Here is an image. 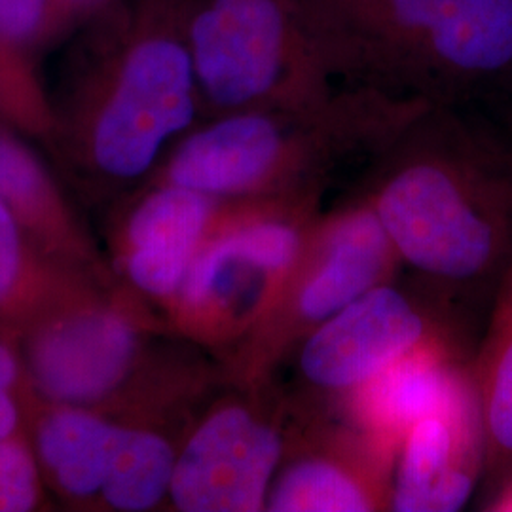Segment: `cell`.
<instances>
[{
    "mask_svg": "<svg viewBox=\"0 0 512 512\" xmlns=\"http://www.w3.org/2000/svg\"><path fill=\"white\" fill-rule=\"evenodd\" d=\"M490 511L512 512V478L507 480V484L495 495Z\"/></svg>",
    "mask_w": 512,
    "mask_h": 512,
    "instance_id": "cell-25",
    "label": "cell"
},
{
    "mask_svg": "<svg viewBox=\"0 0 512 512\" xmlns=\"http://www.w3.org/2000/svg\"><path fill=\"white\" fill-rule=\"evenodd\" d=\"M186 4L118 0L78 44L67 133L76 158L109 181L147 175L202 112Z\"/></svg>",
    "mask_w": 512,
    "mask_h": 512,
    "instance_id": "cell-1",
    "label": "cell"
},
{
    "mask_svg": "<svg viewBox=\"0 0 512 512\" xmlns=\"http://www.w3.org/2000/svg\"><path fill=\"white\" fill-rule=\"evenodd\" d=\"M291 425L274 382L239 387L215 404L177 448L169 488L181 512L266 511Z\"/></svg>",
    "mask_w": 512,
    "mask_h": 512,
    "instance_id": "cell-9",
    "label": "cell"
},
{
    "mask_svg": "<svg viewBox=\"0 0 512 512\" xmlns=\"http://www.w3.org/2000/svg\"><path fill=\"white\" fill-rule=\"evenodd\" d=\"M114 2H118V0H65L74 25L80 21H90L95 14L109 8L110 4H114Z\"/></svg>",
    "mask_w": 512,
    "mask_h": 512,
    "instance_id": "cell-24",
    "label": "cell"
},
{
    "mask_svg": "<svg viewBox=\"0 0 512 512\" xmlns=\"http://www.w3.org/2000/svg\"><path fill=\"white\" fill-rule=\"evenodd\" d=\"M228 198L152 183L120 232L118 264L129 285L167 310Z\"/></svg>",
    "mask_w": 512,
    "mask_h": 512,
    "instance_id": "cell-12",
    "label": "cell"
},
{
    "mask_svg": "<svg viewBox=\"0 0 512 512\" xmlns=\"http://www.w3.org/2000/svg\"><path fill=\"white\" fill-rule=\"evenodd\" d=\"M73 27L65 0H0V40L31 61Z\"/></svg>",
    "mask_w": 512,
    "mask_h": 512,
    "instance_id": "cell-20",
    "label": "cell"
},
{
    "mask_svg": "<svg viewBox=\"0 0 512 512\" xmlns=\"http://www.w3.org/2000/svg\"><path fill=\"white\" fill-rule=\"evenodd\" d=\"M442 336L427 308L395 283H384L355 298L300 344L294 351L298 378L332 401Z\"/></svg>",
    "mask_w": 512,
    "mask_h": 512,
    "instance_id": "cell-11",
    "label": "cell"
},
{
    "mask_svg": "<svg viewBox=\"0 0 512 512\" xmlns=\"http://www.w3.org/2000/svg\"><path fill=\"white\" fill-rule=\"evenodd\" d=\"M433 105L349 86L300 107L224 114L181 137L152 183L219 198L323 194L340 171L374 164Z\"/></svg>",
    "mask_w": 512,
    "mask_h": 512,
    "instance_id": "cell-2",
    "label": "cell"
},
{
    "mask_svg": "<svg viewBox=\"0 0 512 512\" xmlns=\"http://www.w3.org/2000/svg\"><path fill=\"white\" fill-rule=\"evenodd\" d=\"M403 264L365 198L313 224L274 306L230 353L238 387L274 382L275 370L332 315L366 291L393 283Z\"/></svg>",
    "mask_w": 512,
    "mask_h": 512,
    "instance_id": "cell-7",
    "label": "cell"
},
{
    "mask_svg": "<svg viewBox=\"0 0 512 512\" xmlns=\"http://www.w3.org/2000/svg\"><path fill=\"white\" fill-rule=\"evenodd\" d=\"M334 80L448 105L512 67V0H298Z\"/></svg>",
    "mask_w": 512,
    "mask_h": 512,
    "instance_id": "cell-4",
    "label": "cell"
},
{
    "mask_svg": "<svg viewBox=\"0 0 512 512\" xmlns=\"http://www.w3.org/2000/svg\"><path fill=\"white\" fill-rule=\"evenodd\" d=\"M27 323L23 370L44 403L99 408L143 376L150 325L129 302L65 285Z\"/></svg>",
    "mask_w": 512,
    "mask_h": 512,
    "instance_id": "cell-8",
    "label": "cell"
},
{
    "mask_svg": "<svg viewBox=\"0 0 512 512\" xmlns=\"http://www.w3.org/2000/svg\"><path fill=\"white\" fill-rule=\"evenodd\" d=\"M397 454L334 412L298 414L266 511H389Z\"/></svg>",
    "mask_w": 512,
    "mask_h": 512,
    "instance_id": "cell-10",
    "label": "cell"
},
{
    "mask_svg": "<svg viewBox=\"0 0 512 512\" xmlns=\"http://www.w3.org/2000/svg\"><path fill=\"white\" fill-rule=\"evenodd\" d=\"M0 116L6 118V110H4V101H2V95H0Z\"/></svg>",
    "mask_w": 512,
    "mask_h": 512,
    "instance_id": "cell-26",
    "label": "cell"
},
{
    "mask_svg": "<svg viewBox=\"0 0 512 512\" xmlns=\"http://www.w3.org/2000/svg\"><path fill=\"white\" fill-rule=\"evenodd\" d=\"M44 253L0 200V321H29L67 285L44 266Z\"/></svg>",
    "mask_w": 512,
    "mask_h": 512,
    "instance_id": "cell-19",
    "label": "cell"
},
{
    "mask_svg": "<svg viewBox=\"0 0 512 512\" xmlns=\"http://www.w3.org/2000/svg\"><path fill=\"white\" fill-rule=\"evenodd\" d=\"M323 194L228 198L167 308L169 323L202 346L232 353L274 306Z\"/></svg>",
    "mask_w": 512,
    "mask_h": 512,
    "instance_id": "cell-5",
    "label": "cell"
},
{
    "mask_svg": "<svg viewBox=\"0 0 512 512\" xmlns=\"http://www.w3.org/2000/svg\"><path fill=\"white\" fill-rule=\"evenodd\" d=\"M35 450L19 439L0 440V512H25L35 509L40 499L42 480Z\"/></svg>",
    "mask_w": 512,
    "mask_h": 512,
    "instance_id": "cell-22",
    "label": "cell"
},
{
    "mask_svg": "<svg viewBox=\"0 0 512 512\" xmlns=\"http://www.w3.org/2000/svg\"><path fill=\"white\" fill-rule=\"evenodd\" d=\"M484 452L478 397L414 423L397 454L389 511L463 509L475 490Z\"/></svg>",
    "mask_w": 512,
    "mask_h": 512,
    "instance_id": "cell-13",
    "label": "cell"
},
{
    "mask_svg": "<svg viewBox=\"0 0 512 512\" xmlns=\"http://www.w3.org/2000/svg\"><path fill=\"white\" fill-rule=\"evenodd\" d=\"M365 200L403 264L469 283L494 272L512 232V184L448 105H433L370 165Z\"/></svg>",
    "mask_w": 512,
    "mask_h": 512,
    "instance_id": "cell-3",
    "label": "cell"
},
{
    "mask_svg": "<svg viewBox=\"0 0 512 512\" xmlns=\"http://www.w3.org/2000/svg\"><path fill=\"white\" fill-rule=\"evenodd\" d=\"M184 31L211 118L300 107L336 90L298 0H188Z\"/></svg>",
    "mask_w": 512,
    "mask_h": 512,
    "instance_id": "cell-6",
    "label": "cell"
},
{
    "mask_svg": "<svg viewBox=\"0 0 512 512\" xmlns=\"http://www.w3.org/2000/svg\"><path fill=\"white\" fill-rule=\"evenodd\" d=\"M476 397L473 374L459 366L442 336L385 368L365 385L332 399L329 408L376 439L401 448L414 423Z\"/></svg>",
    "mask_w": 512,
    "mask_h": 512,
    "instance_id": "cell-14",
    "label": "cell"
},
{
    "mask_svg": "<svg viewBox=\"0 0 512 512\" xmlns=\"http://www.w3.org/2000/svg\"><path fill=\"white\" fill-rule=\"evenodd\" d=\"M0 200L48 255L88 260L90 251L37 154L0 126Z\"/></svg>",
    "mask_w": 512,
    "mask_h": 512,
    "instance_id": "cell-16",
    "label": "cell"
},
{
    "mask_svg": "<svg viewBox=\"0 0 512 512\" xmlns=\"http://www.w3.org/2000/svg\"><path fill=\"white\" fill-rule=\"evenodd\" d=\"M177 446L150 425L124 423L116 440L101 501L122 512L156 509L169 499Z\"/></svg>",
    "mask_w": 512,
    "mask_h": 512,
    "instance_id": "cell-17",
    "label": "cell"
},
{
    "mask_svg": "<svg viewBox=\"0 0 512 512\" xmlns=\"http://www.w3.org/2000/svg\"><path fill=\"white\" fill-rule=\"evenodd\" d=\"M23 372L21 355L6 338H0V440L18 435L21 412L16 387Z\"/></svg>",
    "mask_w": 512,
    "mask_h": 512,
    "instance_id": "cell-23",
    "label": "cell"
},
{
    "mask_svg": "<svg viewBox=\"0 0 512 512\" xmlns=\"http://www.w3.org/2000/svg\"><path fill=\"white\" fill-rule=\"evenodd\" d=\"M0 95L6 118L33 133L52 126L54 112L38 86L33 61L16 54L0 40Z\"/></svg>",
    "mask_w": 512,
    "mask_h": 512,
    "instance_id": "cell-21",
    "label": "cell"
},
{
    "mask_svg": "<svg viewBox=\"0 0 512 512\" xmlns=\"http://www.w3.org/2000/svg\"><path fill=\"white\" fill-rule=\"evenodd\" d=\"M473 380L484 421L486 450L495 458L512 463V264L476 361Z\"/></svg>",
    "mask_w": 512,
    "mask_h": 512,
    "instance_id": "cell-18",
    "label": "cell"
},
{
    "mask_svg": "<svg viewBox=\"0 0 512 512\" xmlns=\"http://www.w3.org/2000/svg\"><path fill=\"white\" fill-rule=\"evenodd\" d=\"M122 421H114L97 408L48 404L35 425L40 469L55 488L73 499H99L109 476Z\"/></svg>",
    "mask_w": 512,
    "mask_h": 512,
    "instance_id": "cell-15",
    "label": "cell"
}]
</instances>
